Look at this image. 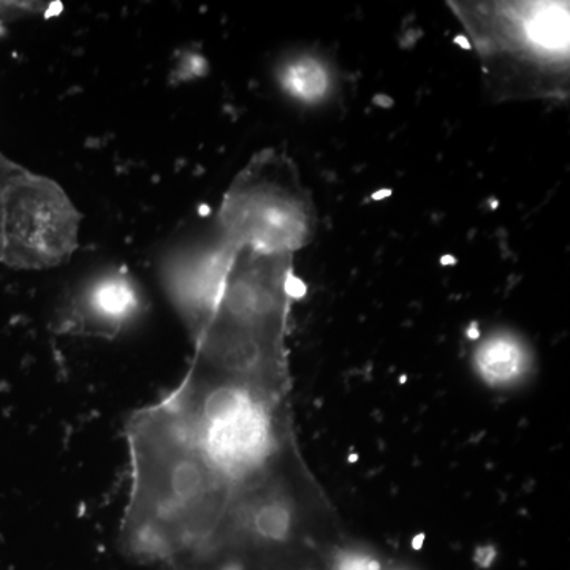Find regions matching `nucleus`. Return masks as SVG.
<instances>
[{
  "label": "nucleus",
  "mask_w": 570,
  "mask_h": 570,
  "mask_svg": "<svg viewBox=\"0 0 570 570\" xmlns=\"http://www.w3.org/2000/svg\"><path fill=\"white\" fill-rule=\"evenodd\" d=\"M146 311V298L132 273L110 269L71 292L55 317L59 335L116 337Z\"/></svg>",
  "instance_id": "5"
},
{
  "label": "nucleus",
  "mask_w": 570,
  "mask_h": 570,
  "mask_svg": "<svg viewBox=\"0 0 570 570\" xmlns=\"http://www.w3.org/2000/svg\"><path fill=\"white\" fill-rule=\"evenodd\" d=\"M387 570H409V569H401V568H390V566H389Z\"/></svg>",
  "instance_id": "10"
},
{
  "label": "nucleus",
  "mask_w": 570,
  "mask_h": 570,
  "mask_svg": "<svg viewBox=\"0 0 570 570\" xmlns=\"http://www.w3.org/2000/svg\"><path fill=\"white\" fill-rule=\"evenodd\" d=\"M216 225L217 235L235 250L295 255L313 242L317 212L294 160L266 148L225 190Z\"/></svg>",
  "instance_id": "3"
},
{
  "label": "nucleus",
  "mask_w": 570,
  "mask_h": 570,
  "mask_svg": "<svg viewBox=\"0 0 570 570\" xmlns=\"http://www.w3.org/2000/svg\"><path fill=\"white\" fill-rule=\"evenodd\" d=\"M81 214L61 186L0 153V265L45 269L80 242Z\"/></svg>",
  "instance_id": "4"
},
{
  "label": "nucleus",
  "mask_w": 570,
  "mask_h": 570,
  "mask_svg": "<svg viewBox=\"0 0 570 570\" xmlns=\"http://www.w3.org/2000/svg\"><path fill=\"white\" fill-rule=\"evenodd\" d=\"M499 100L564 96L569 7L554 2L452 3Z\"/></svg>",
  "instance_id": "2"
},
{
  "label": "nucleus",
  "mask_w": 570,
  "mask_h": 570,
  "mask_svg": "<svg viewBox=\"0 0 570 570\" xmlns=\"http://www.w3.org/2000/svg\"><path fill=\"white\" fill-rule=\"evenodd\" d=\"M387 568L389 566L379 560L376 554L347 543L346 549L337 557L333 570H387Z\"/></svg>",
  "instance_id": "9"
},
{
  "label": "nucleus",
  "mask_w": 570,
  "mask_h": 570,
  "mask_svg": "<svg viewBox=\"0 0 570 570\" xmlns=\"http://www.w3.org/2000/svg\"><path fill=\"white\" fill-rule=\"evenodd\" d=\"M474 362L480 376L490 384L504 385L524 376L530 358L527 344L520 337L497 333L480 344Z\"/></svg>",
  "instance_id": "8"
},
{
  "label": "nucleus",
  "mask_w": 570,
  "mask_h": 570,
  "mask_svg": "<svg viewBox=\"0 0 570 570\" xmlns=\"http://www.w3.org/2000/svg\"><path fill=\"white\" fill-rule=\"evenodd\" d=\"M281 89L303 105H321L335 92V71L322 56L303 52L288 58L277 71Z\"/></svg>",
  "instance_id": "7"
},
{
  "label": "nucleus",
  "mask_w": 570,
  "mask_h": 570,
  "mask_svg": "<svg viewBox=\"0 0 570 570\" xmlns=\"http://www.w3.org/2000/svg\"><path fill=\"white\" fill-rule=\"evenodd\" d=\"M294 254L238 249L178 387L130 415L119 547L160 570H333L335 508L296 441Z\"/></svg>",
  "instance_id": "1"
},
{
  "label": "nucleus",
  "mask_w": 570,
  "mask_h": 570,
  "mask_svg": "<svg viewBox=\"0 0 570 570\" xmlns=\"http://www.w3.org/2000/svg\"><path fill=\"white\" fill-rule=\"evenodd\" d=\"M235 253L217 235L212 246L184 255L165 268V288L190 336L212 313Z\"/></svg>",
  "instance_id": "6"
}]
</instances>
